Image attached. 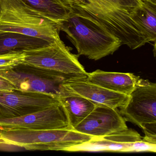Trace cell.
I'll use <instances>...</instances> for the list:
<instances>
[{"label": "cell", "instance_id": "603a6c76", "mask_svg": "<svg viewBox=\"0 0 156 156\" xmlns=\"http://www.w3.org/2000/svg\"><path fill=\"white\" fill-rule=\"evenodd\" d=\"M62 1L66 5L69 7L71 5H73V4L79 2L81 0H62Z\"/></svg>", "mask_w": 156, "mask_h": 156}, {"label": "cell", "instance_id": "d6986e66", "mask_svg": "<svg viewBox=\"0 0 156 156\" xmlns=\"http://www.w3.org/2000/svg\"><path fill=\"white\" fill-rule=\"evenodd\" d=\"M113 4L117 8L130 13L143 4L141 0H104Z\"/></svg>", "mask_w": 156, "mask_h": 156}, {"label": "cell", "instance_id": "ffe728a7", "mask_svg": "<svg viewBox=\"0 0 156 156\" xmlns=\"http://www.w3.org/2000/svg\"><path fill=\"white\" fill-rule=\"evenodd\" d=\"M156 152V143H151L144 140L143 138L134 142L129 150V152Z\"/></svg>", "mask_w": 156, "mask_h": 156}, {"label": "cell", "instance_id": "8992f818", "mask_svg": "<svg viewBox=\"0 0 156 156\" xmlns=\"http://www.w3.org/2000/svg\"><path fill=\"white\" fill-rule=\"evenodd\" d=\"M61 40L41 48L24 51L23 63L42 69L86 78L88 73L78 61L79 55L71 52Z\"/></svg>", "mask_w": 156, "mask_h": 156}, {"label": "cell", "instance_id": "6da1fadb", "mask_svg": "<svg viewBox=\"0 0 156 156\" xmlns=\"http://www.w3.org/2000/svg\"><path fill=\"white\" fill-rule=\"evenodd\" d=\"M68 17L60 25L76 48L78 55L97 61L113 54L121 42L83 9L71 5Z\"/></svg>", "mask_w": 156, "mask_h": 156}, {"label": "cell", "instance_id": "3957f363", "mask_svg": "<svg viewBox=\"0 0 156 156\" xmlns=\"http://www.w3.org/2000/svg\"><path fill=\"white\" fill-rule=\"evenodd\" d=\"M73 5L79 7L105 27L120 41L135 50L149 42L143 29L129 13L104 0H81Z\"/></svg>", "mask_w": 156, "mask_h": 156}, {"label": "cell", "instance_id": "9a60e30c", "mask_svg": "<svg viewBox=\"0 0 156 156\" xmlns=\"http://www.w3.org/2000/svg\"><path fill=\"white\" fill-rule=\"evenodd\" d=\"M59 98L73 129L87 116L97 104L81 96L67 93L66 90L65 95Z\"/></svg>", "mask_w": 156, "mask_h": 156}, {"label": "cell", "instance_id": "8fae6325", "mask_svg": "<svg viewBox=\"0 0 156 156\" xmlns=\"http://www.w3.org/2000/svg\"><path fill=\"white\" fill-rule=\"evenodd\" d=\"M142 138L136 131L127 128L102 136L93 137L88 141L71 147L66 151L129 152L133 143Z\"/></svg>", "mask_w": 156, "mask_h": 156}, {"label": "cell", "instance_id": "cb8c5ba5", "mask_svg": "<svg viewBox=\"0 0 156 156\" xmlns=\"http://www.w3.org/2000/svg\"><path fill=\"white\" fill-rule=\"evenodd\" d=\"M142 2H150L153 4H156V0H141Z\"/></svg>", "mask_w": 156, "mask_h": 156}, {"label": "cell", "instance_id": "ac0fdd59", "mask_svg": "<svg viewBox=\"0 0 156 156\" xmlns=\"http://www.w3.org/2000/svg\"><path fill=\"white\" fill-rule=\"evenodd\" d=\"M24 58V52H10L0 55V69L12 67L23 63Z\"/></svg>", "mask_w": 156, "mask_h": 156}, {"label": "cell", "instance_id": "277c9868", "mask_svg": "<svg viewBox=\"0 0 156 156\" xmlns=\"http://www.w3.org/2000/svg\"><path fill=\"white\" fill-rule=\"evenodd\" d=\"M93 137L73 129L0 130L4 145L31 151H65L90 140Z\"/></svg>", "mask_w": 156, "mask_h": 156}, {"label": "cell", "instance_id": "7c38bea8", "mask_svg": "<svg viewBox=\"0 0 156 156\" xmlns=\"http://www.w3.org/2000/svg\"><path fill=\"white\" fill-rule=\"evenodd\" d=\"M86 78L67 80L63 84L64 87L67 93L81 96L94 103L113 108L122 107L128 100L129 96L92 83L87 81Z\"/></svg>", "mask_w": 156, "mask_h": 156}, {"label": "cell", "instance_id": "7402d4cb", "mask_svg": "<svg viewBox=\"0 0 156 156\" xmlns=\"http://www.w3.org/2000/svg\"><path fill=\"white\" fill-rule=\"evenodd\" d=\"M16 90L15 87L9 82L0 77V91H11Z\"/></svg>", "mask_w": 156, "mask_h": 156}, {"label": "cell", "instance_id": "d4e9b609", "mask_svg": "<svg viewBox=\"0 0 156 156\" xmlns=\"http://www.w3.org/2000/svg\"><path fill=\"white\" fill-rule=\"evenodd\" d=\"M4 145V143H3L2 141L0 140V147H1L2 145Z\"/></svg>", "mask_w": 156, "mask_h": 156}, {"label": "cell", "instance_id": "2e32d148", "mask_svg": "<svg viewBox=\"0 0 156 156\" xmlns=\"http://www.w3.org/2000/svg\"><path fill=\"white\" fill-rule=\"evenodd\" d=\"M130 17L141 27L149 42L156 40V4L143 2L141 7L129 13Z\"/></svg>", "mask_w": 156, "mask_h": 156}, {"label": "cell", "instance_id": "ba28073f", "mask_svg": "<svg viewBox=\"0 0 156 156\" xmlns=\"http://www.w3.org/2000/svg\"><path fill=\"white\" fill-rule=\"evenodd\" d=\"M60 104L59 98L52 95L0 91V119L22 116Z\"/></svg>", "mask_w": 156, "mask_h": 156}, {"label": "cell", "instance_id": "52a82bcc", "mask_svg": "<svg viewBox=\"0 0 156 156\" xmlns=\"http://www.w3.org/2000/svg\"><path fill=\"white\" fill-rule=\"evenodd\" d=\"M119 112L126 121L141 128L156 122V83L140 78Z\"/></svg>", "mask_w": 156, "mask_h": 156}, {"label": "cell", "instance_id": "30bf717a", "mask_svg": "<svg viewBox=\"0 0 156 156\" xmlns=\"http://www.w3.org/2000/svg\"><path fill=\"white\" fill-rule=\"evenodd\" d=\"M118 108L97 104L93 111L73 130L92 137H100L127 128Z\"/></svg>", "mask_w": 156, "mask_h": 156}, {"label": "cell", "instance_id": "4fadbf2b", "mask_svg": "<svg viewBox=\"0 0 156 156\" xmlns=\"http://www.w3.org/2000/svg\"><path fill=\"white\" fill-rule=\"evenodd\" d=\"M131 73L108 72L97 70L88 73L86 79L88 82L110 91L129 96L140 79Z\"/></svg>", "mask_w": 156, "mask_h": 156}, {"label": "cell", "instance_id": "44dd1931", "mask_svg": "<svg viewBox=\"0 0 156 156\" xmlns=\"http://www.w3.org/2000/svg\"><path fill=\"white\" fill-rule=\"evenodd\" d=\"M141 128L145 134L142 138L148 142L156 143V122L145 124Z\"/></svg>", "mask_w": 156, "mask_h": 156}, {"label": "cell", "instance_id": "9c48e42d", "mask_svg": "<svg viewBox=\"0 0 156 156\" xmlns=\"http://www.w3.org/2000/svg\"><path fill=\"white\" fill-rule=\"evenodd\" d=\"M73 129L62 104L13 118L0 119V130Z\"/></svg>", "mask_w": 156, "mask_h": 156}, {"label": "cell", "instance_id": "e0dca14e", "mask_svg": "<svg viewBox=\"0 0 156 156\" xmlns=\"http://www.w3.org/2000/svg\"><path fill=\"white\" fill-rule=\"evenodd\" d=\"M34 9L48 17L52 20L61 23L68 17L70 7L62 0H22Z\"/></svg>", "mask_w": 156, "mask_h": 156}, {"label": "cell", "instance_id": "7a4b0ae2", "mask_svg": "<svg viewBox=\"0 0 156 156\" xmlns=\"http://www.w3.org/2000/svg\"><path fill=\"white\" fill-rule=\"evenodd\" d=\"M60 25L22 0H0V31L18 33L52 43L60 39Z\"/></svg>", "mask_w": 156, "mask_h": 156}, {"label": "cell", "instance_id": "5bb4252c", "mask_svg": "<svg viewBox=\"0 0 156 156\" xmlns=\"http://www.w3.org/2000/svg\"><path fill=\"white\" fill-rule=\"evenodd\" d=\"M51 44L41 38L18 33L0 31V55L30 51Z\"/></svg>", "mask_w": 156, "mask_h": 156}, {"label": "cell", "instance_id": "5b68a950", "mask_svg": "<svg viewBox=\"0 0 156 156\" xmlns=\"http://www.w3.org/2000/svg\"><path fill=\"white\" fill-rule=\"evenodd\" d=\"M0 77L9 82L16 90L48 94L59 98L65 95L63 84L66 81L82 78L23 63L12 67L0 69Z\"/></svg>", "mask_w": 156, "mask_h": 156}]
</instances>
